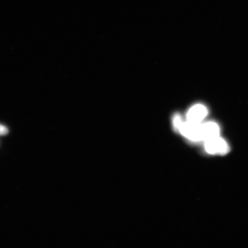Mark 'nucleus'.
<instances>
[{
    "label": "nucleus",
    "mask_w": 248,
    "mask_h": 248,
    "mask_svg": "<svg viewBox=\"0 0 248 248\" xmlns=\"http://www.w3.org/2000/svg\"><path fill=\"white\" fill-rule=\"evenodd\" d=\"M8 129L7 127L0 125V136H4L8 133Z\"/></svg>",
    "instance_id": "39448f33"
},
{
    "label": "nucleus",
    "mask_w": 248,
    "mask_h": 248,
    "mask_svg": "<svg viewBox=\"0 0 248 248\" xmlns=\"http://www.w3.org/2000/svg\"><path fill=\"white\" fill-rule=\"evenodd\" d=\"M219 134V127L214 122H208L202 124V140L218 137Z\"/></svg>",
    "instance_id": "20e7f679"
},
{
    "label": "nucleus",
    "mask_w": 248,
    "mask_h": 248,
    "mask_svg": "<svg viewBox=\"0 0 248 248\" xmlns=\"http://www.w3.org/2000/svg\"><path fill=\"white\" fill-rule=\"evenodd\" d=\"M207 114V108L202 105H196L188 110L187 120L188 122L201 123Z\"/></svg>",
    "instance_id": "7ed1b4c3"
},
{
    "label": "nucleus",
    "mask_w": 248,
    "mask_h": 248,
    "mask_svg": "<svg viewBox=\"0 0 248 248\" xmlns=\"http://www.w3.org/2000/svg\"><path fill=\"white\" fill-rule=\"evenodd\" d=\"M185 138L191 141H199L202 140V124L201 123L183 122L178 130Z\"/></svg>",
    "instance_id": "f257e3e1"
},
{
    "label": "nucleus",
    "mask_w": 248,
    "mask_h": 248,
    "mask_svg": "<svg viewBox=\"0 0 248 248\" xmlns=\"http://www.w3.org/2000/svg\"><path fill=\"white\" fill-rule=\"evenodd\" d=\"M204 147L207 153L210 154L225 155L229 150L228 144L219 136L205 141Z\"/></svg>",
    "instance_id": "f03ea898"
}]
</instances>
